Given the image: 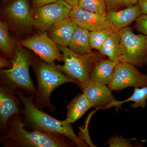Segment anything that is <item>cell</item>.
I'll return each mask as SVG.
<instances>
[{
	"instance_id": "1",
	"label": "cell",
	"mask_w": 147,
	"mask_h": 147,
	"mask_svg": "<svg viewBox=\"0 0 147 147\" xmlns=\"http://www.w3.org/2000/svg\"><path fill=\"white\" fill-rule=\"evenodd\" d=\"M8 129L2 133L0 142L5 147H69L74 144L61 134L37 130H28L19 115L11 117Z\"/></svg>"
},
{
	"instance_id": "2",
	"label": "cell",
	"mask_w": 147,
	"mask_h": 147,
	"mask_svg": "<svg viewBox=\"0 0 147 147\" xmlns=\"http://www.w3.org/2000/svg\"><path fill=\"white\" fill-rule=\"evenodd\" d=\"M24 105L22 114L25 126L32 130H37L61 134L73 142L76 146L88 147L83 139L75 134L72 123L59 121L49 115L35 105L32 96L26 95L21 90L14 92Z\"/></svg>"
},
{
	"instance_id": "3",
	"label": "cell",
	"mask_w": 147,
	"mask_h": 147,
	"mask_svg": "<svg viewBox=\"0 0 147 147\" xmlns=\"http://www.w3.org/2000/svg\"><path fill=\"white\" fill-rule=\"evenodd\" d=\"M34 68L37 80L34 103L40 110L48 108L54 112L55 108L50 100V95L53 91L63 84L76 83L54 63H47L40 59L35 62Z\"/></svg>"
},
{
	"instance_id": "4",
	"label": "cell",
	"mask_w": 147,
	"mask_h": 147,
	"mask_svg": "<svg viewBox=\"0 0 147 147\" xmlns=\"http://www.w3.org/2000/svg\"><path fill=\"white\" fill-rule=\"evenodd\" d=\"M11 67L1 69V83L13 92L24 90L30 95H35L36 89L31 79L29 68L31 58L21 45L16 47L15 54L11 58Z\"/></svg>"
},
{
	"instance_id": "5",
	"label": "cell",
	"mask_w": 147,
	"mask_h": 147,
	"mask_svg": "<svg viewBox=\"0 0 147 147\" xmlns=\"http://www.w3.org/2000/svg\"><path fill=\"white\" fill-rule=\"evenodd\" d=\"M59 47L63 55L64 65L57 66L78 86L90 81V73L93 66L97 61L103 59L96 53L81 55L74 53L68 47Z\"/></svg>"
},
{
	"instance_id": "6",
	"label": "cell",
	"mask_w": 147,
	"mask_h": 147,
	"mask_svg": "<svg viewBox=\"0 0 147 147\" xmlns=\"http://www.w3.org/2000/svg\"><path fill=\"white\" fill-rule=\"evenodd\" d=\"M120 31V62L139 67L147 65V35L135 34L129 27Z\"/></svg>"
},
{
	"instance_id": "7",
	"label": "cell",
	"mask_w": 147,
	"mask_h": 147,
	"mask_svg": "<svg viewBox=\"0 0 147 147\" xmlns=\"http://www.w3.org/2000/svg\"><path fill=\"white\" fill-rule=\"evenodd\" d=\"M72 8L64 0L36 8L33 13L34 27L40 32H46L55 24L69 17Z\"/></svg>"
},
{
	"instance_id": "8",
	"label": "cell",
	"mask_w": 147,
	"mask_h": 147,
	"mask_svg": "<svg viewBox=\"0 0 147 147\" xmlns=\"http://www.w3.org/2000/svg\"><path fill=\"white\" fill-rule=\"evenodd\" d=\"M108 86L111 91H120L129 88L147 86V75L131 64L119 62L116 66L112 80Z\"/></svg>"
},
{
	"instance_id": "9",
	"label": "cell",
	"mask_w": 147,
	"mask_h": 147,
	"mask_svg": "<svg viewBox=\"0 0 147 147\" xmlns=\"http://www.w3.org/2000/svg\"><path fill=\"white\" fill-rule=\"evenodd\" d=\"M22 46L34 52L40 59L48 63H53L55 61H63L59 46L46 32H40L22 40Z\"/></svg>"
},
{
	"instance_id": "10",
	"label": "cell",
	"mask_w": 147,
	"mask_h": 147,
	"mask_svg": "<svg viewBox=\"0 0 147 147\" xmlns=\"http://www.w3.org/2000/svg\"><path fill=\"white\" fill-rule=\"evenodd\" d=\"M86 96L92 107L108 108L115 107L117 110L123 103L114 97L108 86L90 81L78 86Z\"/></svg>"
},
{
	"instance_id": "11",
	"label": "cell",
	"mask_w": 147,
	"mask_h": 147,
	"mask_svg": "<svg viewBox=\"0 0 147 147\" xmlns=\"http://www.w3.org/2000/svg\"><path fill=\"white\" fill-rule=\"evenodd\" d=\"M21 100L14 92L1 83L0 87V130L1 133L8 129V122L11 117L22 114Z\"/></svg>"
},
{
	"instance_id": "12",
	"label": "cell",
	"mask_w": 147,
	"mask_h": 147,
	"mask_svg": "<svg viewBox=\"0 0 147 147\" xmlns=\"http://www.w3.org/2000/svg\"><path fill=\"white\" fill-rule=\"evenodd\" d=\"M4 12L11 22L19 28L30 29L34 26V13L27 0H15L7 6Z\"/></svg>"
},
{
	"instance_id": "13",
	"label": "cell",
	"mask_w": 147,
	"mask_h": 147,
	"mask_svg": "<svg viewBox=\"0 0 147 147\" xmlns=\"http://www.w3.org/2000/svg\"><path fill=\"white\" fill-rule=\"evenodd\" d=\"M69 17L78 26L90 32L98 30L110 26L105 16L92 13L78 5L72 7Z\"/></svg>"
},
{
	"instance_id": "14",
	"label": "cell",
	"mask_w": 147,
	"mask_h": 147,
	"mask_svg": "<svg viewBox=\"0 0 147 147\" xmlns=\"http://www.w3.org/2000/svg\"><path fill=\"white\" fill-rule=\"evenodd\" d=\"M143 14L138 4L121 10L108 11L105 18L110 26L116 31L128 27Z\"/></svg>"
},
{
	"instance_id": "15",
	"label": "cell",
	"mask_w": 147,
	"mask_h": 147,
	"mask_svg": "<svg viewBox=\"0 0 147 147\" xmlns=\"http://www.w3.org/2000/svg\"><path fill=\"white\" fill-rule=\"evenodd\" d=\"M77 26L68 17L51 27L48 30L49 36L59 47H68Z\"/></svg>"
},
{
	"instance_id": "16",
	"label": "cell",
	"mask_w": 147,
	"mask_h": 147,
	"mask_svg": "<svg viewBox=\"0 0 147 147\" xmlns=\"http://www.w3.org/2000/svg\"><path fill=\"white\" fill-rule=\"evenodd\" d=\"M119 63L109 59H102L97 61L90 73V80L92 82L108 86L112 80L115 68Z\"/></svg>"
},
{
	"instance_id": "17",
	"label": "cell",
	"mask_w": 147,
	"mask_h": 147,
	"mask_svg": "<svg viewBox=\"0 0 147 147\" xmlns=\"http://www.w3.org/2000/svg\"><path fill=\"white\" fill-rule=\"evenodd\" d=\"M86 95L83 92L71 100L67 107V117L65 121L74 123L78 121L90 108H92Z\"/></svg>"
},
{
	"instance_id": "18",
	"label": "cell",
	"mask_w": 147,
	"mask_h": 147,
	"mask_svg": "<svg viewBox=\"0 0 147 147\" xmlns=\"http://www.w3.org/2000/svg\"><path fill=\"white\" fill-rule=\"evenodd\" d=\"M90 31L78 26L68 48L79 55H87L93 53L90 44Z\"/></svg>"
},
{
	"instance_id": "19",
	"label": "cell",
	"mask_w": 147,
	"mask_h": 147,
	"mask_svg": "<svg viewBox=\"0 0 147 147\" xmlns=\"http://www.w3.org/2000/svg\"><path fill=\"white\" fill-rule=\"evenodd\" d=\"M121 40L120 30L115 32L106 40L99 50V53L102 55L107 56L111 60L120 62Z\"/></svg>"
},
{
	"instance_id": "20",
	"label": "cell",
	"mask_w": 147,
	"mask_h": 147,
	"mask_svg": "<svg viewBox=\"0 0 147 147\" xmlns=\"http://www.w3.org/2000/svg\"><path fill=\"white\" fill-rule=\"evenodd\" d=\"M0 49L7 57L11 58L16 50L15 43L9 33L8 25L2 21L0 22Z\"/></svg>"
},
{
	"instance_id": "21",
	"label": "cell",
	"mask_w": 147,
	"mask_h": 147,
	"mask_svg": "<svg viewBox=\"0 0 147 147\" xmlns=\"http://www.w3.org/2000/svg\"><path fill=\"white\" fill-rule=\"evenodd\" d=\"M116 31L110 26L94 31L90 32V44L92 49L99 51L107 38Z\"/></svg>"
},
{
	"instance_id": "22",
	"label": "cell",
	"mask_w": 147,
	"mask_h": 147,
	"mask_svg": "<svg viewBox=\"0 0 147 147\" xmlns=\"http://www.w3.org/2000/svg\"><path fill=\"white\" fill-rule=\"evenodd\" d=\"M78 6L102 16H105L108 11L105 0H79Z\"/></svg>"
},
{
	"instance_id": "23",
	"label": "cell",
	"mask_w": 147,
	"mask_h": 147,
	"mask_svg": "<svg viewBox=\"0 0 147 147\" xmlns=\"http://www.w3.org/2000/svg\"><path fill=\"white\" fill-rule=\"evenodd\" d=\"M147 86L142 88H134L132 95L127 99L122 101L123 104L129 101L134 103L130 105L132 108H144L147 105Z\"/></svg>"
},
{
	"instance_id": "24",
	"label": "cell",
	"mask_w": 147,
	"mask_h": 147,
	"mask_svg": "<svg viewBox=\"0 0 147 147\" xmlns=\"http://www.w3.org/2000/svg\"><path fill=\"white\" fill-rule=\"evenodd\" d=\"M108 11L118 10L137 4L139 0H105Z\"/></svg>"
},
{
	"instance_id": "25",
	"label": "cell",
	"mask_w": 147,
	"mask_h": 147,
	"mask_svg": "<svg viewBox=\"0 0 147 147\" xmlns=\"http://www.w3.org/2000/svg\"><path fill=\"white\" fill-rule=\"evenodd\" d=\"M132 139L125 138L123 136L115 134L111 136L106 142V144L110 147H132Z\"/></svg>"
},
{
	"instance_id": "26",
	"label": "cell",
	"mask_w": 147,
	"mask_h": 147,
	"mask_svg": "<svg viewBox=\"0 0 147 147\" xmlns=\"http://www.w3.org/2000/svg\"><path fill=\"white\" fill-rule=\"evenodd\" d=\"M135 28L142 34L147 35V14H143L136 20Z\"/></svg>"
},
{
	"instance_id": "27",
	"label": "cell",
	"mask_w": 147,
	"mask_h": 147,
	"mask_svg": "<svg viewBox=\"0 0 147 147\" xmlns=\"http://www.w3.org/2000/svg\"><path fill=\"white\" fill-rule=\"evenodd\" d=\"M58 1L59 0H32V2L35 7L37 8Z\"/></svg>"
},
{
	"instance_id": "28",
	"label": "cell",
	"mask_w": 147,
	"mask_h": 147,
	"mask_svg": "<svg viewBox=\"0 0 147 147\" xmlns=\"http://www.w3.org/2000/svg\"><path fill=\"white\" fill-rule=\"evenodd\" d=\"M138 4L141 7L143 14H147V0H139Z\"/></svg>"
},
{
	"instance_id": "29",
	"label": "cell",
	"mask_w": 147,
	"mask_h": 147,
	"mask_svg": "<svg viewBox=\"0 0 147 147\" xmlns=\"http://www.w3.org/2000/svg\"><path fill=\"white\" fill-rule=\"evenodd\" d=\"M10 65V63L5 58L1 57L0 61V66L1 68L7 67Z\"/></svg>"
},
{
	"instance_id": "30",
	"label": "cell",
	"mask_w": 147,
	"mask_h": 147,
	"mask_svg": "<svg viewBox=\"0 0 147 147\" xmlns=\"http://www.w3.org/2000/svg\"><path fill=\"white\" fill-rule=\"evenodd\" d=\"M67 3L69 4L72 7L78 5L79 0H64Z\"/></svg>"
}]
</instances>
